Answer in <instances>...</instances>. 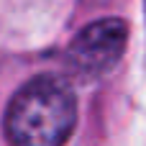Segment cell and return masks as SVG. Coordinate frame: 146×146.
Segmentation results:
<instances>
[{"instance_id": "6da1fadb", "label": "cell", "mask_w": 146, "mask_h": 146, "mask_svg": "<svg viewBox=\"0 0 146 146\" xmlns=\"http://www.w3.org/2000/svg\"><path fill=\"white\" fill-rule=\"evenodd\" d=\"M77 123V100L59 77L28 80L8 103L5 139L10 146H64Z\"/></svg>"}, {"instance_id": "7a4b0ae2", "label": "cell", "mask_w": 146, "mask_h": 146, "mask_svg": "<svg viewBox=\"0 0 146 146\" xmlns=\"http://www.w3.org/2000/svg\"><path fill=\"white\" fill-rule=\"evenodd\" d=\"M128 26L121 18H103L85 26L67 46V64L82 77H100L126 51Z\"/></svg>"}]
</instances>
